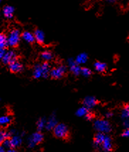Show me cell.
Instances as JSON below:
<instances>
[{
	"instance_id": "cell-1",
	"label": "cell",
	"mask_w": 129,
	"mask_h": 152,
	"mask_svg": "<svg viewBox=\"0 0 129 152\" xmlns=\"http://www.w3.org/2000/svg\"><path fill=\"white\" fill-rule=\"evenodd\" d=\"M53 134L56 138L68 141L70 139V133L68 126L64 123H57L53 129Z\"/></svg>"
},
{
	"instance_id": "cell-2",
	"label": "cell",
	"mask_w": 129,
	"mask_h": 152,
	"mask_svg": "<svg viewBox=\"0 0 129 152\" xmlns=\"http://www.w3.org/2000/svg\"><path fill=\"white\" fill-rule=\"evenodd\" d=\"M21 39V33L17 28L12 29L7 35V44L8 47L16 48L19 44Z\"/></svg>"
},
{
	"instance_id": "cell-3",
	"label": "cell",
	"mask_w": 129,
	"mask_h": 152,
	"mask_svg": "<svg viewBox=\"0 0 129 152\" xmlns=\"http://www.w3.org/2000/svg\"><path fill=\"white\" fill-rule=\"evenodd\" d=\"M94 127L97 132L109 134L112 130V127L111 123L105 119H97L94 122Z\"/></svg>"
},
{
	"instance_id": "cell-4",
	"label": "cell",
	"mask_w": 129,
	"mask_h": 152,
	"mask_svg": "<svg viewBox=\"0 0 129 152\" xmlns=\"http://www.w3.org/2000/svg\"><path fill=\"white\" fill-rule=\"evenodd\" d=\"M43 139L44 136L41 132L38 131L36 132L33 133L31 135V137L28 139V146H29V148H30V149H33L35 146L42 143V142L43 141Z\"/></svg>"
},
{
	"instance_id": "cell-5",
	"label": "cell",
	"mask_w": 129,
	"mask_h": 152,
	"mask_svg": "<svg viewBox=\"0 0 129 152\" xmlns=\"http://www.w3.org/2000/svg\"><path fill=\"white\" fill-rule=\"evenodd\" d=\"M67 72V66L63 64L55 66L51 69L50 72V77L53 79H60L63 77H65Z\"/></svg>"
},
{
	"instance_id": "cell-6",
	"label": "cell",
	"mask_w": 129,
	"mask_h": 152,
	"mask_svg": "<svg viewBox=\"0 0 129 152\" xmlns=\"http://www.w3.org/2000/svg\"><path fill=\"white\" fill-rule=\"evenodd\" d=\"M18 60V56L16 55V53H15L14 50H10L5 52L4 55L2 58H1V62L3 63V64L4 65H9L10 63H12L14 61Z\"/></svg>"
},
{
	"instance_id": "cell-7",
	"label": "cell",
	"mask_w": 129,
	"mask_h": 152,
	"mask_svg": "<svg viewBox=\"0 0 129 152\" xmlns=\"http://www.w3.org/2000/svg\"><path fill=\"white\" fill-rule=\"evenodd\" d=\"M68 67L70 71L72 72L74 76H79L81 75V66L80 64L76 62L74 59L70 58L68 61Z\"/></svg>"
},
{
	"instance_id": "cell-8",
	"label": "cell",
	"mask_w": 129,
	"mask_h": 152,
	"mask_svg": "<svg viewBox=\"0 0 129 152\" xmlns=\"http://www.w3.org/2000/svg\"><path fill=\"white\" fill-rule=\"evenodd\" d=\"M100 150L106 152L111 151L113 150V142H112V139L111 138V137L108 135V134H106L105 138H104V140L102 144V146H101Z\"/></svg>"
},
{
	"instance_id": "cell-9",
	"label": "cell",
	"mask_w": 129,
	"mask_h": 152,
	"mask_svg": "<svg viewBox=\"0 0 129 152\" xmlns=\"http://www.w3.org/2000/svg\"><path fill=\"white\" fill-rule=\"evenodd\" d=\"M98 103V100L94 96H87L82 100V105L87 107L89 110L94 107Z\"/></svg>"
},
{
	"instance_id": "cell-10",
	"label": "cell",
	"mask_w": 129,
	"mask_h": 152,
	"mask_svg": "<svg viewBox=\"0 0 129 152\" xmlns=\"http://www.w3.org/2000/svg\"><path fill=\"white\" fill-rule=\"evenodd\" d=\"M106 134L100 132H97L96 134H95L94 139H93V145H94V148H96L98 150H100L101 146H102L103 141L105 138Z\"/></svg>"
},
{
	"instance_id": "cell-11",
	"label": "cell",
	"mask_w": 129,
	"mask_h": 152,
	"mask_svg": "<svg viewBox=\"0 0 129 152\" xmlns=\"http://www.w3.org/2000/svg\"><path fill=\"white\" fill-rule=\"evenodd\" d=\"M8 69L12 73L17 74L20 73L24 70V66L18 60L14 61L8 65Z\"/></svg>"
},
{
	"instance_id": "cell-12",
	"label": "cell",
	"mask_w": 129,
	"mask_h": 152,
	"mask_svg": "<svg viewBox=\"0 0 129 152\" xmlns=\"http://www.w3.org/2000/svg\"><path fill=\"white\" fill-rule=\"evenodd\" d=\"M9 142H10L11 148L16 149L22 144V136L21 135H12L9 138Z\"/></svg>"
},
{
	"instance_id": "cell-13",
	"label": "cell",
	"mask_w": 129,
	"mask_h": 152,
	"mask_svg": "<svg viewBox=\"0 0 129 152\" xmlns=\"http://www.w3.org/2000/svg\"><path fill=\"white\" fill-rule=\"evenodd\" d=\"M14 7L11 6V5H6L5 7H4L2 9L3 15L7 19H12V18H13L14 15Z\"/></svg>"
},
{
	"instance_id": "cell-14",
	"label": "cell",
	"mask_w": 129,
	"mask_h": 152,
	"mask_svg": "<svg viewBox=\"0 0 129 152\" xmlns=\"http://www.w3.org/2000/svg\"><path fill=\"white\" fill-rule=\"evenodd\" d=\"M34 36L35 38V42L39 45H43L46 40V37H45V33L41 29H35L34 32Z\"/></svg>"
},
{
	"instance_id": "cell-15",
	"label": "cell",
	"mask_w": 129,
	"mask_h": 152,
	"mask_svg": "<svg viewBox=\"0 0 129 152\" xmlns=\"http://www.w3.org/2000/svg\"><path fill=\"white\" fill-rule=\"evenodd\" d=\"M21 39H23L24 41L29 44H32L34 42H35L34 33L28 31H24V32L21 33Z\"/></svg>"
},
{
	"instance_id": "cell-16",
	"label": "cell",
	"mask_w": 129,
	"mask_h": 152,
	"mask_svg": "<svg viewBox=\"0 0 129 152\" xmlns=\"http://www.w3.org/2000/svg\"><path fill=\"white\" fill-rule=\"evenodd\" d=\"M33 77L35 79L43 78V72L41 64H35L33 69Z\"/></svg>"
},
{
	"instance_id": "cell-17",
	"label": "cell",
	"mask_w": 129,
	"mask_h": 152,
	"mask_svg": "<svg viewBox=\"0 0 129 152\" xmlns=\"http://www.w3.org/2000/svg\"><path fill=\"white\" fill-rule=\"evenodd\" d=\"M58 123L57 121V119H56L55 115H53L48 118L47 120V122H46V129H48V130H53L54 127L57 125V124Z\"/></svg>"
},
{
	"instance_id": "cell-18",
	"label": "cell",
	"mask_w": 129,
	"mask_h": 152,
	"mask_svg": "<svg viewBox=\"0 0 129 152\" xmlns=\"http://www.w3.org/2000/svg\"><path fill=\"white\" fill-rule=\"evenodd\" d=\"M94 68L97 72L100 73H104L107 69V65L106 63L100 62V61H97L94 64Z\"/></svg>"
},
{
	"instance_id": "cell-19",
	"label": "cell",
	"mask_w": 129,
	"mask_h": 152,
	"mask_svg": "<svg viewBox=\"0 0 129 152\" xmlns=\"http://www.w3.org/2000/svg\"><path fill=\"white\" fill-rule=\"evenodd\" d=\"M74 60H75V61L78 64L81 65V64H85L87 62V60H88V55L85 53H80L76 57V58Z\"/></svg>"
},
{
	"instance_id": "cell-20",
	"label": "cell",
	"mask_w": 129,
	"mask_h": 152,
	"mask_svg": "<svg viewBox=\"0 0 129 152\" xmlns=\"http://www.w3.org/2000/svg\"><path fill=\"white\" fill-rule=\"evenodd\" d=\"M13 120L11 115H3L0 117V126H7L12 123Z\"/></svg>"
},
{
	"instance_id": "cell-21",
	"label": "cell",
	"mask_w": 129,
	"mask_h": 152,
	"mask_svg": "<svg viewBox=\"0 0 129 152\" xmlns=\"http://www.w3.org/2000/svg\"><path fill=\"white\" fill-rule=\"evenodd\" d=\"M41 59L44 61V62H50L53 59V55L50 51L46 50L43 51L41 55Z\"/></svg>"
},
{
	"instance_id": "cell-22",
	"label": "cell",
	"mask_w": 129,
	"mask_h": 152,
	"mask_svg": "<svg viewBox=\"0 0 129 152\" xmlns=\"http://www.w3.org/2000/svg\"><path fill=\"white\" fill-rule=\"evenodd\" d=\"M90 110L89 108H87V107L84 106V105H82V107H80V108H78L75 114L76 115L77 117H80V118H81V117H83V118H85L86 115L89 113V111Z\"/></svg>"
},
{
	"instance_id": "cell-23",
	"label": "cell",
	"mask_w": 129,
	"mask_h": 152,
	"mask_svg": "<svg viewBox=\"0 0 129 152\" xmlns=\"http://www.w3.org/2000/svg\"><path fill=\"white\" fill-rule=\"evenodd\" d=\"M46 122H47V120L45 119L44 118H40V119H39L36 122L37 130L41 132L43 130V129L46 128Z\"/></svg>"
},
{
	"instance_id": "cell-24",
	"label": "cell",
	"mask_w": 129,
	"mask_h": 152,
	"mask_svg": "<svg viewBox=\"0 0 129 152\" xmlns=\"http://www.w3.org/2000/svg\"><path fill=\"white\" fill-rule=\"evenodd\" d=\"M12 137L10 132H7L1 130L0 131V145L3 144V142H4L7 139L10 138Z\"/></svg>"
},
{
	"instance_id": "cell-25",
	"label": "cell",
	"mask_w": 129,
	"mask_h": 152,
	"mask_svg": "<svg viewBox=\"0 0 129 152\" xmlns=\"http://www.w3.org/2000/svg\"><path fill=\"white\" fill-rule=\"evenodd\" d=\"M8 47L7 44V36L4 33H0V48L2 49H6Z\"/></svg>"
},
{
	"instance_id": "cell-26",
	"label": "cell",
	"mask_w": 129,
	"mask_h": 152,
	"mask_svg": "<svg viewBox=\"0 0 129 152\" xmlns=\"http://www.w3.org/2000/svg\"><path fill=\"white\" fill-rule=\"evenodd\" d=\"M121 117L122 120H125L129 118V105H125L123 107L121 112Z\"/></svg>"
},
{
	"instance_id": "cell-27",
	"label": "cell",
	"mask_w": 129,
	"mask_h": 152,
	"mask_svg": "<svg viewBox=\"0 0 129 152\" xmlns=\"http://www.w3.org/2000/svg\"><path fill=\"white\" fill-rule=\"evenodd\" d=\"M92 75V72L90 69L87 67H82L81 68V75L85 77H89Z\"/></svg>"
},
{
	"instance_id": "cell-28",
	"label": "cell",
	"mask_w": 129,
	"mask_h": 152,
	"mask_svg": "<svg viewBox=\"0 0 129 152\" xmlns=\"http://www.w3.org/2000/svg\"><path fill=\"white\" fill-rule=\"evenodd\" d=\"M102 1L107 4H118L123 2L124 0H102Z\"/></svg>"
},
{
	"instance_id": "cell-29",
	"label": "cell",
	"mask_w": 129,
	"mask_h": 152,
	"mask_svg": "<svg viewBox=\"0 0 129 152\" xmlns=\"http://www.w3.org/2000/svg\"><path fill=\"white\" fill-rule=\"evenodd\" d=\"M85 119L87 120H89H89H94V114L92 112H91V110H89L88 113H87V114L85 115Z\"/></svg>"
},
{
	"instance_id": "cell-30",
	"label": "cell",
	"mask_w": 129,
	"mask_h": 152,
	"mask_svg": "<svg viewBox=\"0 0 129 152\" xmlns=\"http://www.w3.org/2000/svg\"><path fill=\"white\" fill-rule=\"evenodd\" d=\"M121 136L125 137V138H129V127L128 128H125L122 134H121Z\"/></svg>"
},
{
	"instance_id": "cell-31",
	"label": "cell",
	"mask_w": 129,
	"mask_h": 152,
	"mask_svg": "<svg viewBox=\"0 0 129 152\" xmlns=\"http://www.w3.org/2000/svg\"><path fill=\"white\" fill-rule=\"evenodd\" d=\"M123 124L125 128H128L129 127V118L123 120Z\"/></svg>"
},
{
	"instance_id": "cell-32",
	"label": "cell",
	"mask_w": 129,
	"mask_h": 152,
	"mask_svg": "<svg viewBox=\"0 0 129 152\" xmlns=\"http://www.w3.org/2000/svg\"><path fill=\"white\" fill-rule=\"evenodd\" d=\"M113 115H114L113 113L111 112V111H108V112L105 114V116H106V118H107V119H109V118H112Z\"/></svg>"
},
{
	"instance_id": "cell-33",
	"label": "cell",
	"mask_w": 129,
	"mask_h": 152,
	"mask_svg": "<svg viewBox=\"0 0 129 152\" xmlns=\"http://www.w3.org/2000/svg\"><path fill=\"white\" fill-rule=\"evenodd\" d=\"M5 49H2V48H0V60H1V58H2L4 55L5 53Z\"/></svg>"
},
{
	"instance_id": "cell-34",
	"label": "cell",
	"mask_w": 129,
	"mask_h": 152,
	"mask_svg": "<svg viewBox=\"0 0 129 152\" xmlns=\"http://www.w3.org/2000/svg\"><path fill=\"white\" fill-rule=\"evenodd\" d=\"M6 151V149H5L4 147V146L1 144V145H0V152H4Z\"/></svg>"
},
{
	"instance_id": "cell-35",
	"label": "cell",
	"mask_w": 129,
	"mask_h": 152,
	"mask_svg": "<svg viewBox=\"0 0 129 152\" xmlns=\"http://www.w3.org/2000/svg\"><path fill=\"white\" fill-rule=\"evenodd\" d=\"M1 1H2V0H0V4H1Z\"/></svg>"
},
{
	"instance_id": "cell-36",
	"label": "cell",
	"mask_w": 129,
	"mask_h": 152,
	"mask_svg": "<svg viewBox=\"0 0 129 152\" xmlns=\"http://www.w3.org/2000/svg\"><path fill=\"white\" fill-rule=\"evenodd\" d=\"M0 101H1V99H0Z\"/></svg>"
}]
</instances>
